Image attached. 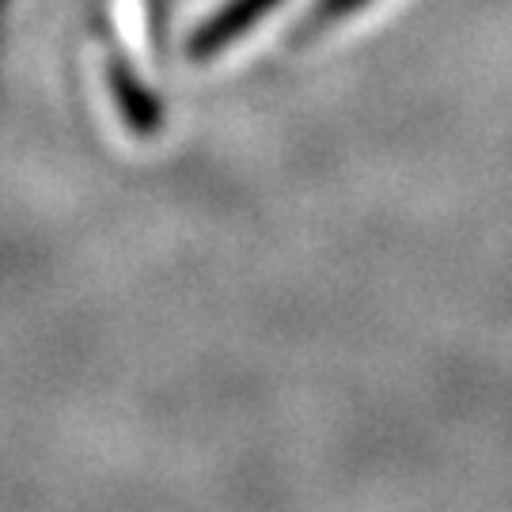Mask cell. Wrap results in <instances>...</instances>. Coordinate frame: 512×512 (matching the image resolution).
Here are the masks:
<instances>
[{
  "mask_svg": "<svg viewBox=\"0 0 512 512\" xmlns=\"http://www.w3.org/2000/svg\"><path fill=\"white\" fill-rule=\"evenodd\" d=\"M277 8H281V0H224L217 12L190 35V57L205 61V57L224 54L232 42L251 35L258 23Z\"/></svg>",
  "mask_w": 512,
  "mask_h": 512,
  "instance_id": "obj_1",
  "label": "cell"
},
{
  "mask_svg": "<svg viewBox=\"0 0 512 512\" xmlns=\"http://www.w3.org/2000/svg\"><path fill=\"white\" fill-rule=\"evenodd\" d=\"M110 88L118 95V107L126 114V122L137 133H156L160 129V103H156V95L148 92L145 84L129 73L126 61H118V57H110Z\"/></svg>",
  "mask_w": 512,
  "mask_h": 512,
  "instance_id": "obj_2",
  "label": "cell"
},
{
  "mask_svg": "<svg viewBox=\"0 0 512 512\" xmlns=\"http://www.w3.org/2000/svg\"><path fill=\"white\" fill-rule=\"evenodd\" d=\"M372 0H315V8H311V23L315 27H323V23H338V19L353 16V12H361L368 8Z\"/></svg>",
  "mask_w": 512,
  "mask_h": 512,
  "instance_id": "obj_3",
  "label": "cell"
}]
</instances>
